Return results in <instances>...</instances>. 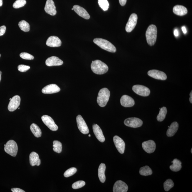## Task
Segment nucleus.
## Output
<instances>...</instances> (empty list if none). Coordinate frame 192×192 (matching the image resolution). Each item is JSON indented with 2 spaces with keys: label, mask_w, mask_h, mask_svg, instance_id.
<instances>
[{
  "label": "nucleus",
  "mask_w": 192,
  "mask_h": 192,
  "mask_svg": "<svg viewBox=\"0 0 192 192\" xmlns=\"http://www.w3.org/2000/svg\"><path fill=\"white\" fill-rule=\"evenodd\" d=\"M91 67L92 71L97 75H103L106 73L109 70L106 64L99 60L93 61Z\"/></svg>",
  "instance_id": "f257e3e1"
},
{
  "label": "nucleus",
  "mask_w": 192,
  "mask_h": 192,
  "mask_svg": "<svg viewBox=\"0 0 192 192\" xmlns=\"http://www.w3.org/2000/svg\"><path fill=\"white\" fill-rule=\"evenodd\" d=\"M157 28L156 26L151 25L146 32V37L148 44L152 46L155 44L157 38Z\"/></svg>",
  "instance_id": "f03ea898"
},
{
  "label": "nucleus",
  "mask_w": 192,
  "mask_h": 192,
  "mask_svg": "<svg viewBox=\"0 0 192 192\" xmlns=\"http://www.w3.org/2000/svg\"><path fill=\"white\" fill-rule=\"evenodd\" d=\"M93 42L102 49L112 53L116 52V47L111 42L107 40L101 38H96L94 40Z\"/></svg>",
  "instance_id": "7ed1b4c3"
},
{
  "label": "nucleus",
  "mask_w": 192,
  "mask_h": 192,
  "mask_svg": "<svg viewBox=\"0 0 192 192\" xmlns=\"http://www.w3.org/2000/svg\"><path fill=\"white\" fill-rule=\"evenodd\" d=\"M110 92L108 89L103 88L99 92L97 101L99 106L101 107L106 106L109 101Z\"/></svg>",
  "instance_id": "20e7f679"
},
{
  "label": "nucleus",
  "mask_w": 192,
  "mask_h": 192,
  "mask_svg": "<svg viewBox=\"0 0 192 192\" xmlns=\"http://www.w3.org/2000/svg\"><path fill=\"white\" fill-rule=\"evenodd\" d=\"M4 149L7 154L15 157L17 155L18 151L17 143L14 140H9L4 145Z\"/></svg>",
  "instance_id": "39448f33"
},
{
  "label": "nucleus",
  "mask_w": 192,
  "mask_h": 192,
  "mask_svg": "<svg viewBox=\"0 0 192 192\" xmlns=\"http://www.w3.org/2000/svg\"><path fill=\"white\" fill-rule=\"evenodd\" d=\"M126 126L132 128H136L141 126L143 121L136 117H130L126 119L124 122Z\"/></svg>",
  "instance_id": "423d86ee"
},
{
  "label": "nucleus",
  "mask_w": 192,
  "mask_h": 192,
  "mask_svg": "<svg viewBox=\"0 0 192 192\" xmlns=\"http://www.w3.org/2000/svg\"><path fill=\"white\" fill-rule=\"evenodd\" d=\"M77 124L79 130L83 134H87L89 132L88 127L82 117L81 115H78L76 118Z\"/></svg>",
  "instance_id": "0eeeda50"
},
{
  "label": "nucleus",
  "mask_w": 192,
  "mask_h": 192,
  "mask_svg": "<svg viewBox=\"0 0 192 192\" xmlns=\"http://www.w3.org/2000/svg\"><path fill=\"white\" fill-rule=\"evenodd\" d=\"M132 90L135 93L141 96H147L150 94V89L142 85H135L133 86Z\"/></svg>",
  "instance_id": "6e6552de"
},
{
  "label": "nucleus",
  "mask_w": 192,
  "mask_h": 192,
  "mask_svg": "<svg viewBox=\"0 0 192 192\" xmlns=\"http://www.w3.org/2000/svg\"><path fill=\"white\" fill-rule=\"evenodd\" d=\"M42 119L43 122L50 130L52 131H56L58 130V126L51 117L45 115L42 117Z\"/></svg>",
  "instance_id": "1a4fd4ad"
},
{
  "label": "nucleus",
  "mask_w": 192,
  "mask_h": 192,
  "mask_svg": "<svg viewBox=\"0 0 192 192\" xmlns=\"http://www.w3.org/2000/svg\"><path fill=\"white\" fill-rule=\"evenodd\" d=\"M137 19L136 14L133 13L130 15L125 28L127 32H131L134 29L137 23Z\"/></svg>",
  "instance_id": "9d476101"
},
{
  "label": "nucleus",
  "mask_w": 192,
  "mask_h": 192,
  "mask_svg": "<svg viewBox=\"0 0 192 192\" xmlns=\"http://www.w3.org/2000/svg\"><path fill=\"white\" fill-rule=\"evenodd\" d=\"M113 140L115 147L118 152L122 154H123L125 147V144L123 140L117 135H115L113 138Z\"/></svg>",
  "instance_id": "9b49d317"
},
{
  "label": "nucleus",
  "mask_w": 192,
  "mask_h": 192,
  "mask_svg": "<svg viewBox=\"0 0 192 192\" xmlns=\"http://www.w3.org/2000/svg\"><path fill=\"white\" fill-rule=\"evenodd\" d=\"M21 99L19 96H15L11 99L8 106V109L10 111H14L20 106Z\"/></svg>",
  "instance_id": "f8f14e48"
},
{
  "label": "nucleus",
  "mask_w": 192,
  "mask_h": 192,
  "mask_svg": "<svg viewBox=\"0 0 192 192\" xmlns=\"http://www.w3.org/2000/svg\"><path fill=\"white\" fill-rule=\"evenodd\" d=\"M148 75L151 77L158 80H165L167 76L163 71L157 70H151L148 71Z\"/></svg>",
  "instance_id": "ddd939ff"
},
{
  "label": "nucleus",
  "mask_w": 192,
  "mask_h": 192,
  "mask_svg": "<svg viewBox=\"0 0 192 192\" xmlns=\"http://www.w3.org/2000/svg\"><path fill=\"white\" fill-rule=\"evenodd\" d=\"M45 12L52 16H54L57 13L56 7L53 0H47L45 7Z\"/></svg>",
  "instance_id": "4468645a"
},
{
  "label": "nucleus",
  "mask_w": 192,
  "mask_h": 192,
  "mask_svg": "<svg viewBox=\"0 0 192 192\" xmlns=\"http://www.w3.org/2000/svg\"><path fill=\"white\" fill-rule=\"evenodd\" d=\"M142 147L145 152L148 153H151L155 150L156 144L153 140H150L143 142L142 143Z\"/></svg>",
  "instance_id": "2eb2a0df"
},
{
  "label": "nucleus",
  "mask_w": 192,
  "mask_h": 192,
  "mask_svg": "<svg viewBox=\"0 0 192 192\" xmlns=\"http://www.w3.org/2000/svg\"><path fill=\"white\" fill-rule=\"evenodd\" d=\"M128 187L127 184L121 180L117 181L114 184L113 191L114 192H126Z\"/></svg>",
  "instance_id": "dca6fc26"
},
{
  "label": "nucleus",
  "mask_w": 192,
  "mask_h": 192,
  "mask_svg": "<svg viewBox=\"0 0 192 192\" xmlns=\"http://www.w3.org/2000/svg\"><path fill=\"white\" fill-rule=\"evenodd\" d=\"M60 88L55 84H51L45 87L42 90V93L45 94H51L58 93Z\"/></svg>",
  "instance_id": "f3484780"
},
{
  "label": "nucleus",
  "mask_w": 192,
  "mask_h": 192,
  "mask_svg": "<svg viewBox=\"0 0 192 192\" xmlns=\"http://www.w3.org/2000/svg\"><path fill=\"white\" fill-rule=\"evenodd\" d=\"M46 44L50 47H58L62 44V42L58 37L51 36L48 38Z\"/></svg>",
  "instance_id": "a211bd4d"
},
{
  "label": "nucleus",
  "mask_w": 192,
  "mask_h": 192,
  "mask_svg": "<svg viewBox=\"0 0 192 192\" xmlns=\"http://www.w3.org/2000/svg\"><path fill=\"white\" fill-rule=\"evenodd\" d=\"M122 106L125 107H131L135 105V101L131 97L127 95L123 96L120 99Z\"/></svg>",
  "instance_id": "6ab92c4d"
},
{
  "label": "nucleus",
  "mask_w": 192,
  "mask_h": 192,
  "mask_svg": "<svg viewBox=\"0 0 192 192\" xmlns=\"http://www.w3.org/2000/svg\"><path fill=\"white\" fill-rule=\"evenodd\" d=\"M73 10L79 16L82 17L86 19H89L90 18V16L86 10L78 5H75L73 7Z\"/></svg>",
  "instance_id": "aec40b11"
},
{
  "label": "nucleus",
  "mask_w": 192,
  "mask_h": 192,
  "mask_svg": "<svg viewBox=\"0 0 192 192\" xmlns=\"http://www.w3.org/2000/svg\"><path fill=\"white\" fill-rule=\"evenodd\" d=\"M46 65L48 66H59L63 65V61L56 56H52L46 61Z\"/></svg>",
  "instance_id": "412c9836"
},
{
  "label": "nucleus",
  "mask_w": 192,
  "mask_h": 192,
  "mask_svg": "<svg viewBox=\"0 0 192 192\" xmlns=\"http://www.w3.org/2000/svg\"><path fill=\"white\" fill-rule=\"evenodd\" d=\"M93 129L97 139L100 142H104L105 141V138L100 127L98 125L94 124L93 126Z\"/></svg>",
  "instance_id": "4be33fe9"
},
{
  "label": "nucleus",
  "mask_w": 192,
  "mask_h": 192,
  "mask_svg": "<svg viewBox=\"0 0 192 192\" xmlns=\"http://www.w3.org/2000/svg\"><path fill=\"white\" fill-rule=\"evenodd\" d=\"M30 163L32 166H39L41 164V160L38 154L34 152L31 153L29 156Z\"/></svg>",
  "instance_id": "5701e85b"
},
{
  "label": "nucleus",
  "mask_w": 192,
  "mask_h": 192,
  "mask_svg": "<svg viewBox=\"0 0 192 192\" xmlns=\"http://www.w3.org/2000/svg\"><path fill=\"white\" fill-rule=\"evenodd\" d=\"M173 12L179 16H183L187 14L188 10L186 7L181 5H176L173 7Z\"/></svg>",
  "instance_id": "b1692460"
},
{
  "label": "nucleus",
  "mask_w": 192,
  "mask_h": 192,
  "mask_svg": "<svg viewBox=\"0 0 192 192\" xmlns=\"http://www.w3.org/2000/svg\"><path fill=\"white\" fill-rule=\"evenodd\" d=\"M179 128V124L177 122H174L169 127L166 132V135L169 137H172L177 132Z\"/></svg>",
  "instance_id": "393cba45"
},
{
  "label": "nucleus",
  "mask_w": 192,
  "mask_h": 192,
  "mask_svg": "<svg viewBox=\"0 0 192 192\" xmlns=\"http://www.w3.org/2000/svg\"><path fill=\"white\" fill-rule=\"evenodd\" d=\"M106 170V165L104 163H101L98 168V177L101 182L104 183L106 180L105 175V171Z\"/></svg>",
  "instance_id": "a878e982"
},
{
  "label": "nucleus",
  "mask_w": 192,
  "mask_h": 192,
  "mask_svg": "<svg viewBox=\"0 0 192 192\" xmlns=\"http://www.w3.org/2000/svg\"><path fill=\"white\" fill-rule=\"evenodd\" d=\"M171 162L173 163V165L170 166L171 170L175 172H177L181 170L182 168V163L180 160L177 159H175Z\"/></svg>",
  "instance_id": "bb28decb"
},
{
  "label": "nucleus",
  "mask_w": 192,
  "mask_h": 192,
  "mask_svg": "<svg viewBox=\"0 0 192 192\" xmlns=\"http://www.w3.org/2000/svg\"><path fill=\"white\" fill-rule=\"evenodd\" d=\"M30 129L35 137L38 138L42 136V130L37 124L34 123L32 124L30 127Z\"/></svg>",
  "instance_id": "cd10ccee"
},
{
  "label": "nucleus",
  "mask_w": 192,
  "mask_h": 192,
  "mask_svg": "<svg viewBox=\"0 0 192 192\" xmlns=\"http://www.w3.org/2000/svg\"><path fill=\"white\" fill-rule=\"evenodd\" d=\"M139 173L141 175L147 176L152 175V171L149 166H145L140 168Z\"/></svg>",
  "instance_id": "c85d7f7f"
},
{
  "label": "nucleus",
  "mask_w": 192,
  "mask_h": 192,
  "mask_svg": "<svg viewBox=\"0 0 192 192\" xmlns=\"http://www.w3.org/2000/svg\"><path fill=\"white\" fill-rule=\"evenodd\" d=\"M167 111L166 107H163L160 108L159 113L157 116V120L158 121L161 122L165 119L166 115L167 114Z\"/></svg>",
  "instance_id": "c756f323"
},
{
  "label": "nucleus",
  "mask_w": 192,
  "mask_h": 192,
  "mask_svg": "<svg viewBox=\"0 0 192 192\" xmlns=\"http://www.w3.org/2000/svg\"><path fill=\"white\" fill-rule=\"evenodd\" d=\"M19 26L22 30L25 32L29 31L30 26L28 23L24 20L20 22L18 24Z\"/></svg>",
  "instance_id": "7c9ffc66"
},
{
  "label": "nucleus",
  "mask_w": 192,
  "mask_h": 192,
  "mask_svg": "<svg viewBox=\"0 0 192 192\" xmlns=\"http://www.w3.org/2000/svg\"><path fill=\"white\" fill-rule=\"evenodd\" d=\"M53 144L54 151L58 153H61L62 150V143L58 140H54L53 142Z\"/></svg>",
  "instance_id": "2f4dec72"
},
{
  "label": "nucleus",
  "mask_w": 192,
  "mask_h": 192,
  "mask_svg": "<svg viewBox=\"0 0 192 192\" xmlns=\"http://www.w3.org/2000/svg\"><path fill=\"white\" fill-rule=\"evenodd\" d=\"M174 186V182L170 179H167L164 183V188L165 190L166 191L170 190Z\"/></svg>",
  "instance_id": "473e14b6"
},
{
  "label": "nucleus",
  "mask_w": 192,
  "mask_h": 192,
  "mask_svg": "<svg viewBox=\"0 0 192 192\" xmlns=\"http://www.w3.org/2000/svg\"><path fill=\"white\" fill-rule=\"evenodd\" d=\"M98 4L101 8L104 11H106L109 7V3L107 0H99Z\"/></svg>",
  "instance_id": "72a5a7b5"
},
{
  "label": "nucleus",
  "mask_w": 192,
  "mask_h": 192,
  "mask_svg": "<svg viewBox=\"0 0 192 192\" xmlns=\"http://www.w3.org/2000/svg\"><path fill=\"white\" fill-rule=\"evenodd\" d=\"M26 2H27L25 0H17L13 4L12 6L14 8H19L24 7L26 4Z\"/></svg>",
  "instance_id": "f704fd0d"
},
{
  "label": "nucleus",
  "mask_w": 192,
  "mask_h": 192,
  "mask_svg": "<svg viewBox=\"0 0 192 192\" xmlns=\"http://www.w3.org/2000/svg\"><path fill=\"white\" fill-rule=\"evenodd\" d=\"M77 170L75 168L72 167L66 170L64 174V176L66 178L70 177L72 176L76 172Z\"/></svg>",
  "instance_id": "c9c22d12"
},
{
  "label": "nucleus",
  "mask_w": 192,
  "mask_h": 192,
  "mask_svg": "<svg viewBox=\"0 0 192 192\" xmlns=\"http://www.w3.org/2000/svg\"><path fill=\"white\" fill-rule=\"evenodd\" d=\"M86 185L85 181L82 180L78 181L74 183L72 185V188L74 189H77L83 187Z\"/></svg>",
  "instance_id": "e433bc0d"
},
{
  "label": "nucleus",
  "mask_w": 192,
  "mask_h": 192,
  "mask_svg": "<svg viewBox=\"0 0 192 192\" xmlns=\"http://www.w3.org/2000/svg\"><path fill=\"white\" fill-rule=\"evenodd\" d=\"M20 57L23 59L27 60H33L34 59V57L30 54L27 52H22L20 54Z\"/></svg>",
  "instance_id": "4c0bfd02"
},
{
  "label": "nucleus",
  "mask_w": 192,
  "mask_h": 192,
  "mask_svg": "<svg viewBox=\"0 0 192 192\" xmlns=\"http://www.w3.org/2000/svg\"><path fill=\"white\" fill-rule=\"evenodd\" d=\"M30 67L29 66L23 65H19L18 66V70L22 72H24L29 70Z\"/></svg>",
  "instance_id": "58836bf2"
},
{
  "label": "nucleus",
  "mask_w": 192,
  "mask_h": 192,
  "mask_svg": "<svg viewBox=\"0 0 192 192\" xmlns=\"http://www.w3.org/2000/svg\"><path fill=\"white\" fill-rule=\"evenodd\" d=\"M6 27L5 26L0 27V36L3 35L6 32Z\"/></svg>",
  "instance_id": "ea45409f"
},
{
  "label": "nucleus",
  "mask_w": 192,
  "mask_h": 192,
  "mask_svg": "<svg viewBox=\"0 0 192 192\" xmlns=\"http://www.w3.org/2000/svg\"><path fill=\"white\" fill-rule=\"evenodd\" d=\"M11 190L13 192H25V191L22 189L18 188H12Z\"/></svg>",
  "instance_id": "a19ab883"
},
{
  "label": "nucleus",
  "mask_w": 192,
  "mask_h": 192,
  "mask_svg": "<svg viewBox=\"0 0 192 192\" xmlns=\"http://www.w3.org/2000/svg\"><path fill=\"white\" fill-rule=\"evenodd\" d=\"M120 4L121 6H124L126 4L127 0H119Z\"/></svg>",
  "instance_id": "79ce46f5"
},
{
  "label": "nucleus",
  "mask_w": 192,
  "mask_h": 192,
  "mask_svg": "<svg viewBox=\"0 0 192 192\" xmlns=\"http://www.w3.org/2000/svg\"><path fill=\"white\" fill-rule=\"evenodd\" d=\"M174 35H175V37H178L179 36V32L178 30L175 29L174 31Z\"/></svg>",
  "instance_id": "37998d69"
},
{
  "label": "nucleus",
  "mask_w": 192,
  "mask_h": 192,
  "mask_svg": "<svg viewBox=\"0 0 192 192\" xmlns=\"http://www.w3.org/2000/svg\"><path fill=\"white\" fill-rule=\"evenodd\" d=\"M184 34H186L187 33V30L185 27H183L181 28Z\"/></svg>",
  "instance_id": "c03bdc74"
},
{
  "label": "nucleus",
  "mask_w": 192,
  "mask_h": 192,
  "mask_svg": "<svg viewBox=\"0 0 192 192\" xmlns=\"http://www.w3.org/2000/svg\"><path fill=\"white\" fill-rule=\"evenodd\" d=\"M192 91H191L190 93V99H189V100H190V101L191 103H192Z\"/></svg>",
  "instance_id": "a18cd8bd"
},
{
  "label": "nucleus",
  "mask_w": 192,
  "mask_h": 192,
  "mask_svg": "<svg viewBox=\"0 0 192 192\" xmlns=\"http://www.w3.org/2000/svg\"><path fill=\"white\" fill-rule=\"evenodd\" d=\"M2 0H0V7L2 6Z\"/></svg>",
  "instance_id": "49530a36"
},
{
  "label": "nucleus",
  "mask_w": 192,
  "mask_h": 192,
  "mask_svg": "<svg viewBox=\"0 0 192 192\" xmlns=\"http://www.w3.org/2000/svg\"><path fill=\"white\" fill-rule=\"evenodd\" d=\"M2 71H0V82H1V78H2Z\"/></svg>",
  "instance_id": "de8ad7c7"
},
{
  "label": "nucleus",
  "mask_w": 192,
  "mask_h": 192,
  "mask_svg": "<svg viewBox=\"0 0 192 192\" xmlns=\"http://www.w3.org/2000/svg\"><path fill=\"white\" fill-rule=\"evenodd\" d=\"M91 136V135H89V137H90Z\"/></svg>",
  "instance_id": "09e8293b"
},
{
  "label": "nucleus",
  "mask_w": 192,
  "mask_h": 192,
  "mask_svg": "<svg viewBox=\"0 0 192 192\" xmlns=\"http://www.w3.org/2000/svg\"><path fill=\"white\" fill-rule=\"evenodd\" d=\"M191 153H192V148L191 149Z\"/></svg>",
  "instance_id": "8fccbe9b"
},
{
  "label": "nucleus",
  "mask_w": 192,
  "mask_h": 192,
  "mask_svg": "<svg viewBox=\"0 0 192 192\" xmlns=\"http://www.w3.org/2000/svg\"><path fill=\"white\" fill-rule=\"evenodd\" d=\"M71 10H73V8L71 9Z\"/></svg>",
  "instance_id": "3c124183"
},
{
  "label": "nucleus",
  "mask_w": 192,
  "mask_h": 192,
  "mask_svg": "<svg viewBox=\"0 0 192 192\" xmlns=\"http://www.w3.org/2000/svg\"><path fill=\"white\" fill-rule=\"evenodd\" d=\"M1 54H0V57H1Z\"/></svg>",
  "instance_id": "603ef678"
}]
</instances>
